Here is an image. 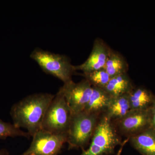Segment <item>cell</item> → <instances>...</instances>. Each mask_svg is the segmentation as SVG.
Listing matches in <instances>:
<instances>
[{
    "instance_id": "8fae6325",
    "label": "cell",
    "mask_w": 155,
    "mask_h": 155,
    "mask_svg": "<svg viewBox=\"0 0 155 155\" xmlns=\"http://www.w3.org/2000/svg\"><path fill=\"white\" fill-rule=\"evenodd\" d=\"M104 89L114 98L129 93L132 90V85L126 73L111 78Z\"/></svg>"
},
{
    "instance_id": "ac0fdd59",
    "label": "cell",
    "mask_w": 155,
    "mask_h": 155,
    "mask_svg": "<svg viewBox=\"0 0 155 155\" xmlns=\"http://www.w3.org/2000/svg\"><path fill=\"white\" fill-rule=\"evenodd\" d=\"M150 121L149 127L155 134V99L150 108Z\"/></svg>"
},
{
    "instance_id": "2e32d148",
    "label": "cell",
    "mask_w": 155,
    "mask_h": 155,
    "mask_svg": "<svg viewBox=\"0 0 155 155\" xmlns=\"http://www.w3.org/2000/svg\"><path fill=\"white\" fill-rule=\"evenodd\" d=\"M85 79L88 80L95 87L104 88L111 78L104 69H99L88 73H82Z\"/></svg>"
},
{
    "instance_id": "5bb4252c",
    "label": "cell",
    "mask_w": 155,
    "mask_h": 155,
    "mask_svg": "<svg viewBox=\"0 0 155 155\" xmlns=\"http://www.w3.org/2000/svg\"><path fill=\"white\" fill-rule=\"evenodd\" d=\"M128 66L121 54L111 50L104 69L111 78L127 73Z\"/></svg>"
},
{
    "instance_id": "e0dca14e",
    "label": "cell",
    "mask_w": 155,
    "mask_h": 155,
    "mask_svg": "<svg viewBox=\"0 0 155 155\" xmlns=\"http://www.w3.org/2000/svg\"><path fill=\"white\" fill-rule=\"evenodd\" d=\"M30 137L27 132L21 130L13 124L4 122L0 119V139L6 140L8 137Z\"/></svg>"
},
{
    "instance_id": "9c48e42d",
    "label": "cell",
    "mask_w": 155,
    "mask_h": 155,
    "mask_svg": "<svg viewBox=\"0 0 155 155\" xmlns=\"http://www.w3.org/2000/svg\"><path fill=\"white\" fill-rule=\"evenodd\" d=\"M149 110L130 111L122 118V130L127 133H137L149 127Z\"/></svg>"
},
{
    "instance_id": "9a60e30c",
    "label": "cell",
    "mask_w": 155,
    "mask_h": 155,
    "mask_svg": "<svg viewBox=\"0 0 155 155\" xmlns=\"http://www.w3.org/2000/svg\"><path fill=\"white\" fill-rule=\"evenodd\" d=\"M108 108L110 116L120 118L124 117L131 110L129 93L113 98Z\"/></svg>"
},
{
    "instance_id": "5b68a950",
    "label": "cell",
    "mask_w": 155,
    "mask_h": 155,
    "mask_svg": "<svg viewBox=\"0 0 155 155\" xmlns=\"http://www.w3.org/2000/svg\"><path fill=\"white\" fill-rule=\"evenodd\" d=\"M32 137L29 148L21 155H58L67 142V134H57L42 129Z\"/></svg>"
},
{
    "instance_id": "7a4b0ae2",
    "label": "cell",
    "mask_w": 155,
    "mask_h": 155,
    "mask_svg": "<svg viewBox=\"0 0 155 155\" xmlns=\"http://www.w3.org/2000/svg\"><path fill=\"white\" fill-rule=\"evenodd\" d=\"M30 56L47 74L57 78L64 84L72 80V75L75 71L67 56L39 48L35 49Z\"/></svg>"
},
{
    "instance_id": "6da1fadb",
    "label": "cell",
    "mask_w": 155,
    "mask_h": 155,
    "mask_svg": "<svg viewBox=\"0 0 155 155\" xmlns=\"http://www.w3.org/2000/svg\"><path fill=\"white\" fill-rule=\"evenodd\" d=\"M54 95L40 93L29 95L14 104L10 111L13 124L25 128L30 136L41 129L45 115Z\"/></svg>"
},
{
    "instance_id": "30bf717a",
    "label": "cell",
    "mask_w": 155,
    "mask_h": 155,
    "mask_svg": "<svg viewBox=\"0 0 155 155\" xmlns=\"http://www.w3.org/2000/svg\"><path fill=\"white\" fill-rule=\"evenodd\" d=\"M131 143L142 154L155 155V134L150 127L136 134Z\"/></svg>"
},
{
    "instance_id": "7c38bea8",
    "label": "cell",
    "mask_w": 155,
    "mask_h": 155,
    "mask_svg": "<svg viewBox=\"0 0 155 155\" xmlns=\"http://www.w3.org/2000/svg\"><path fill=\"white\" fill-rule=\"evenodd\" d=\"M112 99L113 98L104 89L93 86L89 101L84 111L95 114L96 112L108 108Z\"/></svg>"
},
{
    "instance_id": "ba28073f",
    "label": "cell",
    "mask_w": 155,
    "mask_h": 155,
    "mask_svg": "<svg viewBox=\"0 0 155 155\" xmlns=\"http://www.w3.org/2000/svg\"><path fill=\"white\" fill-rule=\"evenodd\" d=\"M111 50L102 40L96 39L88 58L83 64L74 66L75 71L81 70L86 73L103 69Z\"/></svg>"
},
{
    "instance_id": "4fadbf2b",
    "label": "cell",
    "mask_w": 155,
    "mask_h": 155,
    "mask_svg": "<svg viewBox=\"0 0 155 155\" xmlns=\"http://www.w3.org/2000/svg\"><path fill=\"white\" fill-rule=\"evenodd\" d=\"M129 98L131 110H141L149 109L155 97L146 89L139 87L129 93Z\"/></svg>"
},
{
    "instance_id": "3957f363",
    "label": "cell",
    "mask_w": 155,
    "mask_h": 155,
    "mask_svg": "<svg viewBox=\"0 0 155 155\" xmlns=\"http://www.w3.org/2000/svg\"><path fill=\"white\" fill-rule=\"evenodd\" d=\"M72 116L67 101L59 91L48 108L41 129L57 134H67Z\"/></svg>"
},
{
    "instance_id": "8992f818",
    "label": "cell",
    "mask_w": 155,
    "mask_h": 155,
    "mask_svg": "<svg viewBox=\"0 0 155 155\" xmlns=\"http://www.w3.org/2000/svg\"><path fill=\"white\" fill-rule=\"evenodd\" d=\"M92 90L90 82L84 79L78 83L71 80L64 83L59 91L67 101L73 115L84 111Z\"/></svg>"
},
{
    "instance_id": "52a82bcc",
    "label": "cell",
    "mask_w": 155,
    "mask_h": 155,
    "mask_svg": "<svg viewBox=\"0 0 155 155\" xmlns=\"http://www.w3.org/2000/svg\"><path fill=\"white\" fill-rule=\"evenodd\" d=\"M91 145L101 150L106 155L112 153L119 143L118 137L107 117H104L97 125Z\"/></svg>"
},
{
    "instance_id": "d6986e66",
    "label": "cell",
    "mask_w": 155,
    "mask_h": 155,
    "mask_svg": "<svg viewBox=\"0 0 155 155\" xmlns=\"http://www.w3.org/2000/svg\"><path fill=\"white\" fill-rule=\"evenodd\" d=\"M9 153L6 149H2L0 150V155H9Z\"/></svg>"
},
{
    "instance_id": "277c9868",
    "label": "cell",
    "mask_w": 155,
    "mask_h": 155,
    "mask_svg": "<svg viewBox=\"0 0 155 155\" xmlns=\"http://www.w3.org/2000/svg\"><path fill=\"white\" fill-rule=\"evenodd\" d=\"M95 114L85 111L72 116L67 132L69 149H83L88 143L96 127Z\"/></svg>"
}]
</instances>
